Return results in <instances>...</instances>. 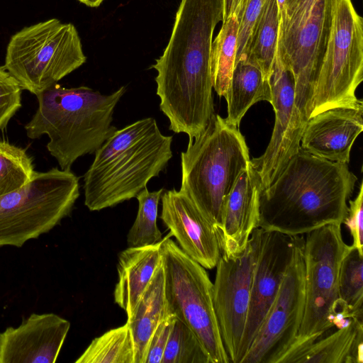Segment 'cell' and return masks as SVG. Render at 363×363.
<instances>
[{
	"label": "cell",
	"mask_w": 363,
	"mask_h": 363,
	"mask_svg": "<svg viewBox=\"0 0 363 363\" xmlns=\"http://www.w3.org/2000/svg\"><path fill=\"white\" fill-rule=\"evenodd\" d=\"M222 21L223 0H182L169 43L152 66L169 129L189 138L201 134L215 113L211 49Z\"/></svg>",
	"instance_id": "cell-1"
},
{
	"label": "cell",
	"mask_w": 363,
	"mask_h": 363,
	"mask_svg": "<svg viewBox=\"0 0 363 363\" xmlns=\"http://www.w3.org/2000/svg\"><path fill=\"white\" fill-rule=\"evenodd\" d=\"M357 180L347 164L300 149L274 183L260 189L258 228L298 236L342 225Z\"/></svg>",
	"instance_id": "cell-2"
},
{
	"label": "cell",
	"mask_w": 363,
	"mask_h": 363,
	"mask_svg": "<svg viewBox=\"0 0 363 363\" xmlns=\"http://www.w3.org/2000/svg\"><path fill=\"white\" fill-rule=\"evenodd\" d=\"M172 140L151 117L117 129L84 175V205L100 211L136 197L167 165Z\"/></svg>",
	"instance_id": "cell-3"
},
{
	"label": "cell",
	"mask_w": 363,
	"mask_h": 363,
	"mask_svg": "<svg viewBox=\"0 0 363 363\" xmlns=\"http://www.w3.org/2000/svg\"><path fill=\"white\" fill-rule=\"evenodd\" d=\"M126 91L121 86L110 94L81 86L58 84L35 95L38 106L25 125L27 136L47 135V149L60 169L69 170L80 157L94 153L117 128L113 114Z\"/></svg>",
	"instance_id": "cell-4"
},
{
	"label": "cell",
	"mask_w": 363,
	"mask_h": 363,
	"mask_svg": "<svg viewBox=\"0 0 363 363\" xmlns=\"http://www.w3.org/2000/svg\"><path fill=\"white\" fill-rule=\"evenodd\" d=\"M250 163L249 149L239 126L216 113L199 135L189 140L186 151L181 153L180 190L218 234L228 196Z\"/></svg>",
	"instance_id": "cell-5"
},
{
	"label": "cell",
	"mask_w": 363,
	"mask_h": 363,
	"mask_svg": "<svg viewBox=\"0 0 363 363\" xmlns=\"http://www.w3.org/2000/svg\"><path fill=\"white\" fill-rule=\"evenodd\" d=\"M86 60L74 26L51 18L12 35L3 67L22 89L37 95L57 84Z\"/></svg>",
	"instance_id": "cell-6"
},
{
	"label": "cell",
	"mask_w": 363,
	"mask_h": 363,
	"mask_svg": "<svg viewBox=\"0 0 363 363\" xmlns=\"http://www.w3.org/2000/svg\"><path fill=\"white\" fill-rule=\"evenodd\" d=\"M79 194L71 169L35 171L25 185L0 196V247H21L48 233L69 215Z\"/></svg>",
	"instance_id": "cell-7"
},
{
	"label": "cell",
	"mask_w": 363,
	"mask_h": 363,
	"mask_svg": "<svg viewBox=\"0 0 363 363\" xmlns=\"http://www.w3.org/2000/svg\"><path fill=\"white\" fill-rule=\"evenodd\" d=\"M305 235L304 311L298 333L287 350L347 325L352 320L343 314L338 296L340 267L348 246L341 225L329 224Z\"/></svg>",
	"instance_id": "cell-8"
},
{
	"label": "cell",
	"mask_w": 363,
	"mask_h": 363,
	"mask_svg": "<svg viewBox=\"0 0 363 363\" xmlns=\"http://www.w3.org/2000/svg\"><path fill=\"white\" fill-rule=\"evenodd\" d=\"M333 0H285L279 9L277 52L291 72L305 122L330 35Z\"/></svg>",
	"instance_id": "cell-9"
},
{
	"label": "cell",
	"mask_w": 363,
	"mask_h": 363,
	"mask_svg": "<svg viewBox=\"0 0 363 363\" xmlns=\"http://www.w3.org/2000/svg\"><path fill=\"white\" fill-rule=\"evenodd\" d=\"M170 236L162 238L160 246L167 313L195 333L212 363H230L214 310L213 284L206 269Z\"/></svg>",
	"instance_id": "cell-10"
},
{
	"label": "cell",
	"mask_w": 363,
	"mask_h": 363,
	"mask_svg": "<svg viewBox=\"0 0 363 363\" xmlns=\"http://www.w3.org/2000/svg\"><path fill=\"white\" fill-rule=\"evenodd\" d=\"M362 80L363 19L352 0H333L330 35L308 119L334 107H363L355 96Z\"/></svg>",
	"instance_id": "cell-11"
},
{
	"label": "cell",
	"mask_w": 363,
	"mask_h": 363,
	"mask_svg": "<svg viewBox=\"0 0 363 363\" xmlns=\"http://www.w3.org/2000/svg\"><path fill=\"white\" fill-rule=\"evenodd\" d=\"M262 229L255 228L241 252L220 254L213 289L214 310L230 362L238 363L250 301L251 284Z\"/></svg>",
	"instance_id": "cell-12"
},
{
	"label": "cell",
	"mask_w": 363,
	"mask_h": 363,
	"mask_svg": "<svg viewBox=\"0 0 363 363\" xmlns=\"http://www.w3.org/2000/svg\"><path fill=\"white\" fill-rule=\"evenodd\" d=\"M303 242L296 247L276 298L240 363H277L295 340L305 305Z\"/></svg>",
	"instance_id": "cell-13"
},
{
	"label": "cell",
	"mask_w": 363,
	"mask_h": 363,
	"mask_svg": "<svg viewBox=\"0 0 363 363\" xmlns=\"http://www.w3.org/2000/svg\"><path fill=\"white\" fill-rule=\"evenodd\" d=\"M270 84L271 104L275 113L274 129L264 153L250 159V163L258 174L262 189L274 183L291 158L300 150L306 123L296 102L293 75L277 51Z\"/></svg>",
	"instance_id": "cell-14"
},
{
	"label": "cell",
	"mask_w": 363,
	"mask_h": 363,
	"mask_svg": "<svg viewBox=\"0 0 363 363\" xmlns=\"http://www.w3.org/2000/svg\"><path fill=\"white\" fill-rule=\"evenodd\" d=\"M262 229V228H261ZM303 237L262 229L254 267L248 314L238 363L248 350L279 291L284 274Z\"/></svg>",
	"instance_id": "cell-15"
},
{
	"label": "cell",
	"mask_w": 363,
	"mask_h": 363,
	"mask_svg": "<svg viewBox=\"0 0 363 363\" xmlns=\"http://www.w3.org/2000/svg\"><path fill=\"white\" fill-rule=\"evenodd\" d=\"M162 219L179 247L205 269L216 267L221 254L217 230L180 189L162 193Z\"/></svg>",
	"instance_id": "cell-16"
},
{
	"label": "cell",
	"mask_w": 363,
	"mask_h": 363,
	"mask_svg": "<svg viewBox=\"0 0 363 363\" xmlns=\"http://www.w3.org/2000/svg\"><path fill=\"white\" fill-rule=\"evenodd\" d=\"M69 328L57 314H31L0 333V363L55 362Z\"/></svg>",
	"instance_id": "cell-17"
},
{
	"label": "cell",
	"mask_w": 363,
	"mask_h": 363,
	"mask_svg": "<svg viewBox=\"0 0 363 363\" xmlns=\"http://www.w3.org/2000/svg\"><path fill=\"white\" fill-rule=\"evenodd\" d=\"M363 107H334L309 118L301 138V149L335 162H350V152L363 130Z\"/></svg>",
	"instance_id": "cell-18"
},
{
	"label": "cell",
	"mask_w": 363,
	"mask_h": 363,
	"mask_svg": "<svg viewBox=\"0 0 363 363\" xmlns=\"http://www.w3.org/2000/svg\"><path fill=\"white\" fill-rule=\"evenodd\" d=\"M261 183L251 163L242 170L226 199L218 233L221 254L241 252L258 228Z\"/></svg>",
	"instance_id": "cell-19"
},
{
	"label": "cell",
	"mask_w": 363,
	"mask_h": 363,
	"mask_svg": "<svg viewBox=\"0 0 363 363\" xmlns=\"http://www.w3.org/2000/svg\"><path fill=\"white\" fill-rule=\"evenodd\" d=\"M363 363V320L353 318L342 328L287 350L277 363Z\"/></svg>",
	"instance_id": "cell-20"
},
{
	"label": "cell",
	"mask_w": 363,
	"mask_h": 363,
	"mask_svg": "<svg viewBox=\"0 0 363 363\" xmlns=\"http://www.w3.org/2000/svg\"><path fill=\"white\" fill-rule=\"evenodd\" d=\"M161 241L150 245L128 247L118 255V281L113 296L130 316L162 262Z\"/></svg>",
	"instance_id": "cell-21"
},
{
	"label": "cell",
	"mask_w": 363,
	"mask_h": 363,
	"mask_svg": "<svg viewBox=\"0 0 363 363\" xmlns=\"http://www.w3.org/2000/svg\"><path fill=\"white\" fill-rule=\"evenodd\" d=\"M167 315L161 262L130 315L127 317L126 323L134 344V363H145L150 338L157 325Z\"/></svg>",
	"instance_id": "cell-22"
},
{
	"label": "cell",
	"mask_w": 363,
	"mask_h": 363,
	"mask_svg": "<svg viewBox=\"0 0 363 363\" xmlns=\"http://www.w3.org/2000/svg\"><path fill=\"white\" fill-rule=\"evenodd\" d=\"M228 116L226 121L239 126L248 109L255 104L266 101L271 104L272 89L260 69L249 62L235 63L226 98Z\"/></svg>",
	"instance_id": "cell-23"
},
{
	"label": "cell",
	"mask_w": 363,
	"mask_h": 363,
	"mask_svg": "<svg viewBox=\"0 0 363 363\" xmlns=\"http://www.w3.org/2000/svg\"><path fill=\"white\" fill-rule=\"evenodd\" d=\"M279 12L277 0H267L253 31L246 60L257 66L269 80L277 50Z\"/></svg>",
	"instance_id": "cell-24"
},
{
	"label": "cell",
	"mask_w": 363,
	"mask_h": 363,
	"mask_svg": "<svg viewBox=\"0 0 363 363\" xmlns=\"http://www.w3.org/2000/svg\"><path fill=\"white\" fill-rule=\"evenodd\" d=\"M238 23L235 15L223 22L212 43L211 74L213 88L220 97L226 99L235 67Z\"/></svg>",
	"instance_id": "cell-25"
},
{
	"label": "cell",
	"mask_w": 363,
	"mask_h": 363,
	"mask_svg": "<svg viewBox=\"0 0 363 363\" xmlns=\"http://www.w3.org/2000/svg\"><path fill=\"white\" fill-rule=\"evenodd\" d=\"M338 296L344 313L350 318H363V254L348 245L341 261Z\"/></svg>",
	"instance_id": "cell-26"
},
{
	"label": "cell",
	"mask_w": 363,
	"mask_h": 363,
	"mask_svg": "<svg viewBox=\"0 0 363 363\" xmlns=\"http://www.w3.org/2000/svg\"><path fill=\"white\" fill-rule=\"evenodd\" d=\"M75 363H134V344L128 325L94 338Z\"/></svg>",
	"instance_id": "cell-27"
},
{
	"label": "cell",
	"mask_w": 363,
	"mask_h": 363,
	"mask_svg": "<svg viewBox=\"0 0 363 363\" xmlns=\"http://www.w3.org/2000/svg\"><path fill=\"white\" fill-rule=\"evenodd\" d=\"M162 193L163 189L149 191L145 187L136 196L138 210L127 235L128 247L155 245L162 240L157 224L158 205Z\"/></svg>",
	"instance_id": "cell-28"
},
{
	"label": "cell",
	"mask_w": 363,
	"mask_h": 363,
	"mask_svg": "<svg viewBox=\"0 0 363 363\" xmlns=\"http://www.w3.org/2000/svg\"><path fill=\"white\" fill-rule=\"evenodd\" d=\"M34 172L33 159L23 148L0 140V196L25 185Z\"/></svg>",
	"instance_id": "cell-29"
},
{
	"label": "cell",
	"mask_w": 363,
	"mask_h": 363,
	"mask_svg": "<svg viewBox=\"0 0 363 363\" xmlns=\"http://www.w3.org/2000/svg\"><path fill=\"white\" fill-rule=\"evenodd\" d=\"M161 363H212L195 333L175 318Z\"/></svg>",
	"instance_id": "cell-30"
},
{
	"label": "cell",
	"mask_w": 363,
	"mask_h": 363,
	"mask_svg": "<svg viewBox=\"0 0 363 363\" xmlns=\"http://www.w3.org/2000/svg\"><path fill=\"white\" fill-rule=\"evenodd\" d=\"M266 1L267 0H242L241 2L236 15L238 30L235 63L247 60L252 35Z\"/></svg>",
	"instance_id": "cell-31"
},
{
	"label": "cell",
	"mask_w": 363,
	"mask_h": 363,
	"mask_svg": "<svg viewBox=\"0 0 363 363\" xmlns=\"http://www.w3.org/2000/svg\"><path fill=\"white\" fill-rule=\"evenodd\" d=\"M22 88L16 79L0 67V130L21 107Z\"/></svg>",
	"instance_id": "cell-32"
},
{
	"label": "cell",
	"mask_w": 363,
	"mask_h": 363,
	"mask_svg": "<svg viewBox=\"0 0 363 363\" xmlns=\"http://www.w3.org/2000/svg\"><path fill=\"white\" fill-rule=\"evenodd\" d=\"M353 239L352 246L363 254V182L357 196L349 201L347 214L343 221Z\"/></svg>",
	"instance_id": "cell-33"
},
{
	"label": "cell",
	"mask_w": 363,
	"mask_h": 363,
	"mask_svg": "<svg viewBox=\"0 0 363 363\" xmlns=\"http://www.w3.org/2000/svg\"><path fill=\"white\" fill-rule=\"evenodd\" d=\"M175 318L169 314L157 325L149 342L145 363H161Z\"/></svg>",
	"instance_id": "cell-34"
},
{
	"label": "cell",
	"mask_w": 363,
	"mask_h": 363,
	"mask_svg": "<svg viewBox=\"0 0 363 363\" xmlns=\"http://www.w3.org/2000/svg\"><path fill=\"white\" fill-rule=\"evenodd\" d=\"M242 0H223V21L237 15Z\"/></svg>",
	"instance_id": "cell-35"
},
{
	"label": "cell",
	"mask_w": 363,
	"mask_h": 363,
	"mask_svg": "<svg viewBox=\"0 0 363 363\" xmlns=\"http://www.w3.org/2000/svg\"><path fill=\"white\" fill-rule=\"evenodd\" d=\"M89 7H98L104 0H77Z\"/></svg>",
	"instance_id": "cell-36"
}]
</instances>
